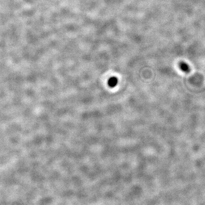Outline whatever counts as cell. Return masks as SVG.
<instances>
[{"label":"cell","instance_id":"2","mask_svg":"<svg viewBox=\"0 0 205 205\" xmlns=\"http://www.w3.org/2000/svg\"><path fill=\"white\" fill-rule=\"evenodd\" d=\"M117 82H118V80L116 77H111V78H110V79L109 80V86L111 87H113L117 84Z\"/></svg>","mask_w":205,"mask_h":205},{"label":"cell","instance_id":"1","mask_svg":"<svg viewBox=\"0 0 205 205\" xmlns=\"http://www.w3.org/2000/svg\"><path fill=\"white\" fill-rule=\"evenodd\" d=\"M179 67L180 69L184 72L188 73L190 71V68L188 64L184 62H180L179 64Z\"/></svg>","mask_w":205,"mask_h":205}]
</instances>
